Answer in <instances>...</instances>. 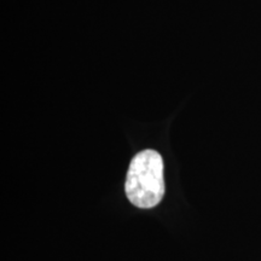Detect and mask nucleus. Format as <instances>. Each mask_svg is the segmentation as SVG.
<instances>
[{
    "label": "nucleus",
    "mask_w": 261,
    "mask_h": 261,
    "mask_svg": "<svg viewBox=\"0 0 261 261\" xmlns=\"http://www.w3.org/2000/svg\"><path fill=\"white\" fill-rule=\"evenodd\" d=\"M125 190L130 203L149 210L161 202L165 194L163 161L155 150H143L133 158L127 172Z\"/></svg>",
    "instance_id": "obj_1"
}]
</instances>
